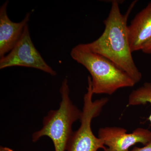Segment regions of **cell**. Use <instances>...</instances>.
<instances>
[{"label": "cell", "instance_id": "obj_1", "mask_svg": "<svg viewBox=\"0 0 151 151\" xmlns=\"http://www.w3.org/2000/svg\"><path fill=\"white\" fill-rule=\"evenodd\" d=\"M137 1L130 5L127 12L122 14L119 2H111L110 12L104 21L105 29L96 40L83 44L86 48L110 60L125 71L136 84L141 81L142 74L132 57L128 37L127 20Z\"/></svg>", "mask_w": 151, "mask_h": 151}, {"label": "cell", "instance_id": "obj_8", "mask_svg": "<svg viewBox=\"0 0 151 151\" xmlns=\"http://www.w3.org/2000/svg\"><path fill=\"white\" fill-rule=\"evenodd\" d=\"M128 33L132 52L142 50L151 39V1L135 16L128 26Z\"/></svg>", "mask_w": 151, "mask_h": 151}, {"label": "cell", "instance_id": "obj_5", "mask_svg": "<svg viewBox=\"0 0 151 151\" xmlns=\"http://www.w3.org/2000/svg\"><path fill=\"white\" fill-rule=\"evenodd\" d=\"M13 66H22L39 69L56 76V72L47 64L33 43L29 25L13 48L0 59V69Z\"/></svg>", "mask_w": 151, "mask_h": 151}, {"label": "cell", "instance_id": "obj_12", "mask_svg": "<svg viewBox=\"0 0 151 151\" xmlns=\"http://www.w3.org/2000/svg\"><path fill=\"white\" fill-rule=\"evenodd\" d=\"M0 151H14L12 149L9 148L8 147H1L0 148Z\"/></svg>", "mask_w": 151, "mask_h": 151}, {"label": "cell", "instance_id": "obj_4", "mask_svg": "<svg viewBox=\"0 0 151 151\" xmlns=\"http://www.w3.org/2000/svg\"><path fill=\"white\" fill-rule=\"evenodd\" d=\"M87 92L84 94V105L81 111V125L73 132L68 145L67 151H97L105 150L106 147L100 138L97 137L91 129L92 119L99 116L102 109L108 101L105 97L93 101L92 81L90 76L87 78Z\"/></svg>", "mask_w": 151, "mask_h": 151}, {"label": "cell", "instance_id": "obj_10", "mask_svg": "<svg viewBox=\"0 0 151 151\" xmlns=\"http://www.w3.org/2000/svg\"><path fill=\"white\" fill-rule=\"evenodd\" d=\"M128 151H151V142L145 145L142 147H134L132 150H129Z\"/></svg>", "mask_w": 151, "mask_h": 151}, {"label": "cell", "instance_id": "obj_2", "mask_svg": "<svg viewBox=\"0 0 151 151\" xmlns=\"http://www.w3.org/2000/svg\"><path fill=\"white\" fill-rule=\"evenodd\" d=\"M70 54L74 60L90 73L94 94L111 95L119 89L133 87L136 84L129 76L111 60L90 51L83 44L73 47Z\"/></svg>", "mask_w": 151, "mask_h": 151}, {"label": "cell", "instance_id": "obj_6", "mask_svg": "<svg viewBox=\"0 0 151 151\" xmlns=\"http://www.w3.org/2000/svg\"><path fill=\"white\" fill-rule=\"evenodd\" d=\"M126 129L112 127L100 128L98 137L103 139L106 148L104 151H128L132 146L141 143L146 145L151 142V132L139 128L128 134Z\"/></svg>", "mask_w": 151, "mask_h": 151}, {"label": "cell", "instance_id": "obj_7", "mask_svg": "<svg viewBox=\"0 0 151 151\" xmlns=\"http://www.w3.org/2000/svg\"><path fill=\"white\" fill-rule=\"evenodd\" d=\"M8 1L0 8V58L5 56L12 50L21 37L25 28L28 25L30 13L19 22L10 19L7 13Z\"/></svg>", "mask_w": 151, "mask_h": 151}, {"label": "cell", "instance_id": "obj_3", "mask_svg": "<svg viewBox=\"0 0 151 151\" xmlns=\"http://www.w3.org/2000/svg\"><path fill=\"white\" fill-rule=\"evenodd\" d=\"M60 93L62 100L59 108L49 112L44 118L42 129L34 133L32 136L33 142L47 136L53 142L55 151H66L73 132L72 125L80 120L81 115V111L70 100L67 78L63 81Z\"/></svg>", "mask_w": 151, "mask_h": 151}, {"label": "cell", "instance_id": "obj_9", "mask_svg": "<svg viewBox=\"0 0 151 151\" xmlns=\"http://www.w3.org/2000/svg\"><path fill=\"white\" fill-rule=\"evenodd\" d=\"M148 103L151 105V82H145L141 87L133 90L129 96L128 105L134 106ZM147 120L151 125V113Z\"/></svg>", "mask_w": 151, "mask_h": 151}, {"label": "cell", "instance_id": "obj_11", "mask_svg": "<svg viewBox=\"0 0 151 151\" xmlns=\"http://www.w3.org/2000/svg\"><path fill=\"white\" fill-rule=\"evenodd\" d=\"M142 51L145 54H151V39L144 45Z\"/></svg>", "mask_w": 151, "mask_h": 151}]
</instances>
